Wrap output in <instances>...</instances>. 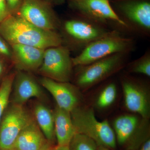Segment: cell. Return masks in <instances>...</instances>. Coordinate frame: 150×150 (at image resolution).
Returning a JSON list of instances; mask_svg holds the SVG:
<instances>
[{"mask_svg": "<svg viewBox=\"0 0 150 150\" xmlns=\"http://www.w3.org/2000/svg\"><path fill=\"white\" fill-rule=\"evenodd\" d=\"M0 34L10 46L21 44L46 49L63 43L59 33L36 27L17 14L10 15L0 23Z\"/></svg>", "mask_w": 150, "mask_h": 150, "instance_id": "1", "label": "cell"}, {"mask_svg": "<svg viewBox=\"0 0 150 150\" xmlns=\"http://www.w3.org/2000/svg\"><path fill=\"white\" fill-rule=\"evenodd\" d=\"M135 44L133 38L125 36L117 30H112L107 35L90 43L73 57V64L74 67L83 66L113 54L132 53L135 49Z\"/></svg>", "mask_w": 150, "mask_h": 150, "instance_id": "2", "label": "cell"}, {"mask_svg": "<svg viewBox=\"0 0 150 150\" xmlns=\"http://www.w3.org/2000/svg\"><path fill=\"white\" fill-rule=\"evenodd\" d=\"M61 22L59 29L62 45L80 52L95 40L109 33L112 30L77 16Z\"/></svg>", "mask_w": 150, "mask_h": 150, "instance_id": "3", "label": "cell"}, {"mask_svg": "<svg viewBox=\"0 0 150 150\" xmlns=\"http://www.w3.org/2000/svg\"><path fill=\"white\" fill-rule=\"evenodd\" d=\"M131 53H118L88 64L76 67V86L85 90L105 80L125 68Z\"/></svg>", "mask_w": 150, "mask_h": 150, "instance_id": "4", "label": "cell"}, {"mask_svg": "<svg viewBox=\"0 0 150 150\" xmlns=\"http://www.w3.org/2000/svg\"><path fill=\"white\" fill-rule=\"evenodd\" d=\"M71 115L76 133L91 138L98 146L115 149L117 142L113 129L106 120L98 121L92 108L79 106Z\"/></svg>", "mask_w": 150, "mask_h": 150, "instance_id": "5", "label": "cell"}, {"mask_svg": "<svg viewBox=\"0 0 150 150\" xmlns=\"http://www.w3.org/2000/svg\"><path fill=\"white\" fill-rule=\"evenodd\" d=\"M110 3L125 25L126 32L144 38L150 37V0H113Z\"/></svg>", "mask_w": 150, "mask_h": 150, "instance_id": "6", "label": "cell"}, {"mask_svg": "<svg viewBox=\"0 0 150 150\" xmlns=\"http://www.w3.org/2000/svg\"><path fill=\"white\" fill-rule=\"evenodd\" d=\"M77 15L121 32L126 26L112 8L109 0H68Z\"/></svg>", "mask_w": 150, "mask_h": 150, "instance_id": "7", "label": "cell"}, {"mask_svg": "<svg viewBox=\"0 0 150 150\" xmlns=\"http://www.w3.org/2000/svg\"><path fill=\"white\" fill-rule=\"evenodd\" d=\"M71 51L64 45L45 49L43 62L38 71L43 77L62 82H69L73 75Z\"/></svg>", "mask_w": 150, "mask_h": 150, "instance_id": "8", "label": "cell"}, {"mask_svg": "<svg viewBox=\"0 0 150 150\" xmlns=\"http://www.w3.org/2000/svg\"><path fill=\"white\" fill-rule=\"evenodd\" d=\"M33 118L24 105L9 102L0 121V150H13L19 134Z\"/></svg>", "mask_w": 150, "mask_h": 150, "instance_id": "9", "label": "cell"}, {"mask_svg": "<svg viewBox=\"0 0 150 150\" xmlns=\"http://www.w3.org/2000/svg\"><path fill=\"white\" fill-rule=\"evenodd\" d=\"M18 15L36 27L46 30L59 29L61 21L50 3L45 0H22Z\"/></svg>", "mask_w": 150, "mask_h": 150, "instance_id": "10", "label": "cell"}, {"mask_svg": "<svg viewBox=\"0 0 150 150\" xmlns=\"http://www.w3.org/2000/svg\"><path fill=\"white\" fill-rule=\"evenodd\" d=\"M125 107L129 111L139 114L145 120L150 115L149 89L145 83L129 75L121 76Z\"/></svg>", "mask_w": 150, "mask_h": 150, "instance_id": "11", "label": "cell"}, {"mask_svg": "<svg viewBox=\"0 0 150 150\" xmlns=\"http://www.w3.org/2000/svg\"><path fill=\"white\" fill-rule=\"evenodd\" d=\"M139 118L137 115H121L113 121V130L116 142L128 150L139 149L142 144L149 139L139 128Z\"/></svg>", "mask_w": 150, "mask_h": 150, "instance_id": "12", "label": "cell"}, {"mask_svg": "<svg viewBox=\"0 0 150 150\" xmlns=\"http://www.w3.org/2000/svg\"><path fill=\"white\" fill-rule=\"evenodd\" d=\"M40 83L53 96L58 107L71 112L79 106L81 97L76 86L69 82L56 81L43 77Z\"/></svg>", "mask_w": 150, "mask_h": 150, "instance_id": "13", "label": "cell"}, {"mask_svg": "<svg viewBox=\"0 0 150 150\" xmlns=\"http://www.w3.org/2000/svg\"><path fill=\"white\" fill-rule=\"evenodd\" d=\"M11 93L10 102L22 105L32 98H40L43 96L42 89L34 78L26 72L19 71L15 75Z\"/></svg>", "mask_w": 150, "mask_h": 150, "instance_id": "14", "label": "cell"}, {"mask_svg": "<svg viewBox=\"0 0 150 150\" xmlns=\"http://www.w3.org/2000/svg\"><path fill=\"white\" fill-rule=\"evenodd\" d=\"M11 46V61L18 71L27 72L38 70L43 62L45 49L21 44Z\"/></svg>", "mask_w": 150, "mask_h": 150, "instance_id": "15", "label": "cell"}, {"mask_svg": "<svg viewBox=\"0 0 150 150\" xmlns=\"http://www.w3.org/2000/svg\"><path fill=\"white\" fill-rule=\"evenodd\" d=\"M48 142L33 118L19 134L13 150H41Z\"/></svg>", "mask_w": 150, "mask_h": 150, "instance_id": "16", "label": "cell"}, {"mask_svg": "<svg viewBox=\"0 0 150 150\" xmlns=\"http://www.w3.org/2000/svg\"><path fill=\"white\" fill-rule=\"evenodd\" d=\"M54 112V128L57 146H69L76 134L71 112L57 106Z\"/></svg>", "mask_w": 150, "mask_h": 150, "instance_id": "17", "label": "cell"}, {"mask_svg": "<svg viewBox=\"0 0 150 150\" xmlns=\"http://www.w3.org/2000/svg\"><path fill=\"white\" fill-rule=\"evenodd\" d=\"M34 118L46 139L54 145L56 141L54 112L41 103L35 104L33 109Z\"/></svg>", "mask_w": 150, "mask_h": 150, "instance_id": "18", "label": "cell"}, {"mask_svg": "<svg viewBox=\"0 0 150 150\" xmlns=\"http://www.w3.org/2000/svg\"><path fill=\"white\" fill-rule=\"evenodd\" d=\"M117 96V88L114 82L108 83L100 91L96 99L97 108L103 110L110 107L115 102Z\"/></svg>", "mask_w": 150, "mask_h": 150, "instance_id": "19", "label": "cell"}, {"mask_svg": "<svg viewBox=\"0 0 150 150\" xmlns=\"http://www.w3.org/2000/svg\"><path fill=\"white\" fill-rule=\"evenodd\" d=\"M126 71L150 77V49H148L139 58L126 65Z\"/></svg>", "mask_w": 150, "mask_h": 150, "instance_id": "20", "label": "cell"}, {"mask_svg": "<svg viewBox=\"0 0 150 150\" xmlns=\"http://www.w3.org/2000/svg\"><path fill=\"white\" fill-rule=\"evenodd\" d=\"M15 74H11L3 79L0 85V121L10 99Z\"/></svg>", "mask_w": 150, "mask_h": 150, "instance_id": "21", "label": "cell"}, {"mask_svg": "<svg viewBox=\"0 0 150 150\" xmlns=\"http://www.w3.org/2000/svg\"><path fill=\"white\" fill-rule=\"evenodd\" d=\"M98 146L83 134L76 133L69 145V150H97Z\"/></svg>", "mask_w": 150, "mask_h": 150, "instance_id": "22", "label": "cell"}, {"mask_svg": "<svg viewBox=\"0 0 150 150\" xmlns=\"http://www.w3.org/2000/svg\"><path fill=\"white\" fill-rule=\"evenodd\" d=\"M0 56L11 60L12 51L11 46L0 34Z\"/></svg>", "mask_w": 150, "mask_h": 150, "instance_id": "23", "label": "cell"}, {"mask_svg": "<svg viewBox=\"0 0 150 150\" xmlns=\"http://www.w3.org/2000/svg\"><path fill=\"white\" fill-rule=\"evenodd\" d=\"M9 12L11 14L17 13L22 0H5Z\"/></svg>", "mask_w": 150, "mask_h": 150, "instance_id": "24", "label": "cell"}, {"mask_svg": "<svg viewBox=\"0 0 150 150\" xmlns=\"http://www.w3.org/2000/svg\"><path fill=\"white\" fill-rule=\"evenodd\" d=\"M10 15L5 0H0V23Z\"/></svg>", "mask_w": 150, "mask_h": 150, "instance_id": "25", "label": "cell"}, {"mask_svg": "<svg viewBox=\"0 0 150 150\" xmlns=\"http://www.w3.org/2000/svg\"><path fill=\"white\" fill-rule=\"evenodd\" d=\"M139 150H150V139L149 138L145 141L139 149Z\"/></svg>", "mask_w": 150, "mask_h": 150, "instance_id": "26", "label": "cell"}, {"mask_svg": "<svg viewBox=\"0 0 150 150\" xmlns=\"http://www.w3.org/2000/svg\"><path fill=\"white\" fill-rule=\"evenodd\" d=\"M41 150H56V146L48 142Z\"/></svg>", "mask_w": 150, "mask_h": 150, "instance_id": "27", "label": "cell"}, {"mask_svg": "<svg viewBox=\"0 0 150 150\" xmlns=\"http://www.w3.org/2000/svg\"><path fill=\"white\" fill-rule=\"evenodd\" d=\"M4 70V64L1 60L0 59V78L2 76Z\"/></svg>", "mask_w": 150, "mask_h": 150, "instance_id": "28", "label": "cell"}, {"mask_svg": "<svg viewBox=\"0 0 150 150\" xmlns=\"http://www.w3.org/2000/svg\"><path fill=\"white\" fill-rule=\"evenodd\" d=\"M56 150H69V146H56Z\"/></svg>", "mask_w": 150, "mask_h": 150, "instance_id": "29", "label": "cell"}, {"mask_svg": "<svg viewBox=\"0 0 150 150\" xmlns=\"http://www.w3.org/2000/svg\"><path fill=\"white\" fill-rule=\"evenodd\" d=\"M97 150H111V149H108V148L102 146H98Z\"/></svg>", "mask_w": 150, "mask_h": 150, "instance_id": "30", "label": "cell"}, {"mask_svg": "<svg viewBox=\"0 0 150 150\" xmlns=\"http://www.w3.org/2000/svg\"><path fill=\"white\" fill-rule=\"evenodd\" d=\"M45 1H46L50 3V2L52 0H45Z\"/></svg>", "mask_w": 150, "mask_h": 150, "instance_id": "31", "label": "cell"}, {"mask_svg": "<svg viewBox=\"0 0 150 150\" xmlns=\"http://www.w3.org/2000/svg\"><path fill=\"white\" fill-rule=\"evenodd\" d=\"M110 1H113V0H109Z\"/></svg>", "mask_w": 150, "mask_h": 150, "instance_id": "32", "label": "cell"}]
</instances>
